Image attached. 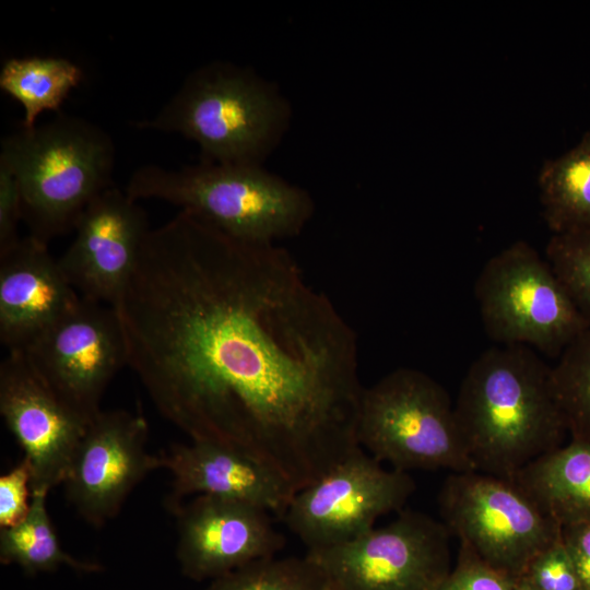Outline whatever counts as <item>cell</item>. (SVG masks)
Segmentation results:
<instances>
[{"mask_svg":"<svg viewBox=\"0 0 590 590\" xmlns=\"http://www.w3.org/2000/svg\"><path fill=\"white\" fill-rule=\"evenodd\" d=\"M442 523L488 566L518 579L560 538V526L512 480L451 472L438 494Z\"/></svg>","mask_w":590,"mask_h":590,"instance_id":"ba28073f","label":"cell"},{"mask_svg":"<svg viewBox=\"0 0 590 590\" xmlns=\"http://www.w3.org/2000/svg\"><path fill=\"white\" fill-rule=\"evenodd\" d=\"M0 414L32 470V493L62 485L88 423L68 408L24 354L10 351L0 364Z\"/></svg>","mask_w":590,"mask_h":590,"instance_id":"9a60e30c","label":"cell"},{"mask_svg":"<svg viewBox=\"0 0 590 590\" xmlns=\"http://www.w3.org/2000/svg\"><path fill=\"white\" fill-rule=\"evenodd\" d=\"M551 379L567 433L590 442V327L560 353Z\"/></svg>","mask_w":590,"mask_h":590,"instance_id":"7402d4cb","label":"cell"},{"mask_svg":"<svg viewBox=\"0 0 590 590\" xmlns=\"http://www.w3.org/2000/svg\"><path fill=\"white\" fill-rule=\"evenodd\" d=\"M81 299L48 244L27 235L0 256V340L8 352L24 350Z\"/></svg>","mask_w":590,"mask_h":590,"instance_id":"2e32d148","label":"cell"},{"mask_svg":"<svg viewBox=\"0 0 590 590\" xmlns=\"http://www.w3.org/2000/svg\"><path fill=\"white\" fill-rule=\"evenodd\" d=\"M160 461L172 475V510L187 497L208 495L256 505L283 518L297 492L252 458L212 442L173 445Z\"/></svg>","mask_w":590,"mask_h":590,"instance_id":"e0dca14e","label":"cell"},{"mask_svg":"<svg viewBox=\"0 0 590 590\" xmlns=\"http://www.w3.org/2000/svg\"><path fill=\"white\" fill-rule=\"evenodd\" d=\"M82 79V69L67 58H10L0 71V88L22 106V128L30 129L43 113L58 110Z\"/></svg>","mask_w":590,"mask_h":590,"instance_id":"ffe728a7","label":"cell"},{"mask_svg":"<svg viewBox=\"0 0 590 590\" xmlns=\"http://www.w3.org/2000/svg\"><path fill=\"white\" fill-rule=\"evenodd\" d=\"M511 480L560 527L590 522V442L571 439Z\"/></svg>","mask_w":590,"mask_h":590,"instance_id":"ac0fdd59","label":"cell"},{"mask_svg":"<svg viewBox=\"0 0 590 590\" xmlns=\"http://www.w3.org/2000/svg\"><path fill=\"white\" fill-rule=\"evenodd\" d=\"M515 582L460 543L458 563L438 590H515Z\"/></svg>","mask_w":590,"mask_h":590,"instance_id":"d4e9b609","label":"cell"},{"mask_svg":"<svg viewBox=\"0 0 590 590\" xmlns=\"http://www.w3.org/2000/svg\"><path fill=\"white\" fill-rule=\"evenodd\" d=\"M560 540L580 580L590 590V522L560 527Z\"/></svg>","mask_w":590,"mask_h":590,"instance_id":"f1b7e54d","label":"cell"},{"mask_svg":"<svg viewBox=\"0 0 590 590\" xmlns=\"http://www.w3.org/2000/svg\"><path fill=\"white\" fill-rule=\"evenodd\" d=\"M543 219L552 234L590 227V130L538 175Z\"/></svg>","mask_w":590,"mask_h":590,"instance_id":"d6986e66","label":"cell"},{"mask_svg":"<svg viewBox=\"0 0 590 590\" xmlns=\"http://www.w3.org/2000/svg\"><path fill=\"white\" fill-rule=\"evenodd\" d=\"M414 491L409 472L382 468L359 447L297 491L282 519L307 552L328 548L370 531L379 517L401 510Z\"/></svg>","mask_w":590,"mask_h":590,"instance_id":"30bf717a","label":"cell"},{"mask_svg":"<svg viewBox=\"0 0 590 590\" xmlns=\"http://www.w3.org/2000/svg\"><path fill=\"white\" fill-rule=\"evenodd\" d=\"M545 259L590 324V227L552 234Z\"/></svg>","mask_w":590,"mask_h":590,"instance_id":"cb8c5ba5","label":"cell"},{"mask_svg":"<svg viewBox=\"0 0 590 590\" xmlns=\"http://www.w3.org/2000/svg\"><path fill=\"white\" fill-rule=\"evenodd\" d=\"M148 437L145 417L126 410L102 411L87 424L62 485L88 524L99 528L115 518L133 488L161 468Z\"/></svg>","mask_w":590,"mask_h":590,"instance_id":"7c38bea8","label":"cell"},{"mask_svg":"<svg viewBox=\"0 0 590 590\" xmlns=\"http://www.w3.org/2000/svg\"><path fill=\"white\" fill-rule=\"evenodd\" d=\"M523 576L539 590H582L560 538L535 556Z\"/></svg>","mask_w":590,"mask_h":590,"instance_id":"484cf974","label":"cell"},{"mask_svg":"<svg viewBox=\"0 0 590 590\" xmlns=\"http://www.w3.org/2000/svg\"><path fill=\"white\" fill-rule=\"evenodd\" d=\"M176 558L184 576L214 580L248 564L276 556L285 544L271 512L244 502L198 495L173 510Z\"/></svg>","mask_w":590,"mask_h":590,"instance_id":"5bb4252c","label":"cell"},{"mask_svg":"<svg viewBox=\"0 0 590 590\" xmlns=\"http://www.w3.org/2000/svg\"><path fill=\"white\" fill-rule=\"evenodd\" d=\"M449 536L442 522L402 510L385 527L306 555L331 590H438L451 571Z\"/></svg>","mask_w":590,"mask_h":590,"instance_id":"9c48e42d","label":"cell"},{"mask_svg":"<svg viewBox=\"0 0 590 590\" xmlns=\"http://www.w3.org/2000/svg\"><path fill=\"white\" fill-rule=\"evenodd\" d=\"M356 435L394 470L475 471L447 390L416 368H397L363 388Z\"/></svg>","mask_w":590,"mask_h":590,"instance_id":"8992f818","label":"cell"},{"mask_svg":"<svg viewBox=\"0 0 590 590\" xmlns=\"http://www.w3.org/2000/svg\"><path fill=\"white\" fill-rule=\"evenodd\" d=\"M125 190L137 201L170 203L231 237L261 245L298 235L315 211L307 190L262 165L148 164L133 170Z\"/></svg>","mask_w":590,"mask_h":590,"instance_id":"277c9868","label":"cell"},{"mask_svg":"<svg viewBox=\"0 0 590 590\" xmlns=\"http://www.w3.org/2000/svg\"><path fill=\"white\" fill-rule=\"evenodd\" d=\"M32 470L22 460L0 477V527L9 528L22 521L31 507Z\"/></svg>","mask_w":590,"mask_h":590,"instance_id":"4316f807","label":"cell"},{"mask_svg":"<svg viewBox=\"0 0 590 590\" xmlns=\"http://www.w3.org/2000/svg\"><path fill=\"white\" fill-rule=\"evenodd\" d=\"M515 590H539L526 576L516 579Z\"/></svg>","mask_w":590,"mask_h":590,"instance_id":"f546056e","label":"cell"},{"mask_svg":"<svg viewBox=\"0 0 590 590\" xmlns=\"http://www.w3.org/2000/svg\"><path fill=\"white\" fill-rule=\"evenodd\" d=\"M205 590H331L307 555L253 562L211 581Z\"/></svg>","mask_w":590,"mask_h":590,"instance_id":"603a6c76","label":"cell"},{"mask_svg":"<svg viewBox=\"0 0 590 590\" xmlns=\"http://www.w3.org/2000/svg\"><path fill=\"white\" fill-rule=\"evenodd\" d=\"M20 221H23L22 198L16 177L0 163V256L21 239L17 234Z\"/></svg>","mask_w":590,"mask_h":590,"instance_id":"83f0119b","label":"cell"},{"mask_svg":"<svg viewBox=\"0 0 590 590\" xmlns=\"http://www.w3.org/2000/svg\"><path fill=\"white\" fill-rule=\"evenodd\" d=\"M114 308L127 366L191 440L296 491L359 447L357 335L283 247L179 211L149 231Z\"/></svg>","mask_w":590,"mask_h":590,"instance_id":"6da1fadb","label":"cell"},{"mask_svg":"<svg viewBox=\"0 0 590 590\" xmlns=\"http://www.w3.org/2000/svg\"><path fill=\"white\" fill-rule=\"evenodd\" d=\"M551 368L524 345L487 349L470 365L455 412L475 471L511 480L563 446L567 428Z\"/></svg>","mask_w":590,"mask_h":590,"instance_id":"7a4b0ae2","label":"cell"},{"mask_svg":"<svg viewBox=\"0 0 590 590\" xmlns=\"http://www.w3.org/2000/svg\"><path fill=\"white\" fill-rule=\"evenodd\" d=\"M20 352L52 392L86 423L103 411L106 388L127 365L116 309L84 298Z\"/></svg>","mask_w":590,"mask_h":590,"instance_id":"8fae6325","label":"cell"},{"mask_svg":"<svg viewBox=\"0 0 590 590\" xmlns=\"http://www.w3.org/2000/svg\"><path fill=\"white\" fill-rule=\"evenodd\" d=\"M150 229L139 201L113 186L81 214L74 238L58 262L82 298L115 307Z\"/></svg>","mask_w":590,"mask_h":590,"instance_id":"4fadbf2b","label":"cell"},{"mask_svg":"<svg viewBox=\"0 0 590 590\" xmlns=\"http://www.w3.org/2000/svg\"><path fill=\"white\" fill-rule=\"evenodd\" d=\"M291 108L276 86L249 68L213 61L137 128L178 133L200 149L201 162L262 165L284 137Z\"/></svg>","mask_w":590,"mask_h":590,"instance_id":"3957f363","label":"cell"},{"mask_svg":"<svg viewBox=\"0 0 590 590\" xmlns=\"http://www.w3.org/2000/svg\"><path fill=\"white\" fill-rule=\"evenodd\" d=\"M0 163L16 177L28 235L48 244L73 231L87 205L113 187L115 145L101 127L60 115L3 137Z\"/></svg>","mask_w":590,"mask_h":590,"instance_id":"5b68a950","label":"cell"},{"mask_svg":"<svg viewBox=\"0 0 590 590\" xmlns=\"http://www.w3.org/2000/svg\"><path fill=\"white\" fill-rule=\"evenodd\" d=\"M47 496L46 492H33L26 517L1 529V564L16 565L28 575L55 571L62 566L82 574L101 573V564L74 557L61 547L47 511Z\"/></svg>","mask_w":590,"mask_h":590,"instance_id":"44dd1931","label":"cell"},{"mask_svg":"<svg viewBox=\"0 0 590 590\" xmlns=\"http://www.w3.org/2000/svg\"><path fill=\"white\" fill-rule=\"evenodd\" d=\"M474 295L485 332L499 345H524L558 357L590 327L546 259L526 240L486 261Z\"/></svg>","mask_w":590,"mask_h":590,"instance_id":"52a82bcc","label":"cell"}]
</instances>
